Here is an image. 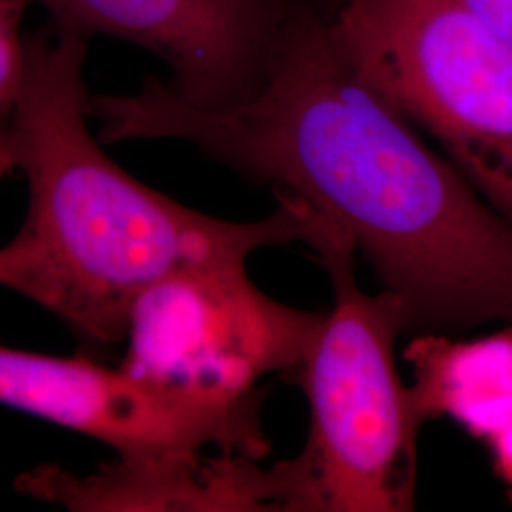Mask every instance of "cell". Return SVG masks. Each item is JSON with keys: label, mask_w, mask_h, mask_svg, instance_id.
Instances as JSON below:
<instances>
[{"label": "cell", "mask_w": 512, "mask_h": 512, "mask_svg": "<svg viewBox=\"0 0 512 512\" xmlns=\"http://www.w3.org/2000/svg\"><path fill=\"white\" fill-rule=\"evenodd\" d=\"M101 143L181 141L329 217L401 296L406 332L512 325V226L349 63L302 2L247 99L202 107L147 78L90 95Z\"/></svg>", "instance_id": "6da1fadb"}, {"label": "cell", "mask_w": 512, "mask_h": 512, "mask_svg": "<svg viewBox=\"0 0 512 512\" xmlns=\"http://www.w3.org/2000/svg\"><path fill=\"white\" fill-rule=\"evenodd\" d=\"M27 44L10 129L29 205L0 247V287L52 311L95 344L124 340L135 298L196 262L249 258L306 241L311 207L275 190L268 219L230 222L194 211L131 177L93 137L84 84L88 37L57 27Z\"/></svg>", "instance_id": "7a4b0ae2"}, {"label": "cell", "mask_w": 512, "mask_h": 512, "mask_svg": "<svg viewBox=\"0 0 512 512\" xmlns=\"http://www.w3.org/2000/svg\"><path fill=\"white\" fill-rule=\"evenodd\" d=\"M304 243L334 291V306L296 370L311 408L310 437L294 458L304 507L412 511L418 435L427 420L397 372L395 342L406 332L403 300L385 289H361L353 241L315 209Z\"/></svg>", "instance_id": "3957f363"}, {"label": "cell", "mask_w": 512, "mask_h": 512, "mask_svg": "<svg viewBox=\"0 0 512 512\" xmlns=\"http://www.w3.org/2000/svg\"><path fill=\"white\" fill-rule=\"evenodd\" d=\"M349 63L512 226V46L459 0H344Z\"/></svg>", "instance_id": "277c9868"}, {"label": "cell", "mask_w": 512, "mask_h": 512, "mask_svg": "<svg viewBox=\"0 0 512 512\" xmlns=\"http://www.w3.org/2000/svg\"><path fill=\"white\" fill-rule=\"evenodd\" d=\"M323 315L262 293L247 258L188 264L131 304L120 368L200 403H260L256 384L300 368Z\"/></svg>", "instance_id": "5b68a950"}, {"label": "cell", "mask_w": 512, "mask_h": 512, "mask_svg": "<svg viewBox=\"0 0 512 512\" xmlns=\"http://www.w3.org/2000/svg\"><path fill=\"white\" fill-rule=\"evenodd\" d=\"M0 404L114 448L118 456L266 454L260 403L215 406L160 389L124 368L0 346Z\"/></svg>", "instance_id": "8992f818"}, {"label": "cell", "mask_w": 512, "mask_h": 512, "mask_svg": "<svg viewBox=\"0 0 512 512\" xmlns=\"http://www.w3.org/2000/svg\"><path fill=\"white\" fill-rule=\"evenodd\" d=\"M57 27L133 42L167 63V86L202 107L247 99L302 0H40Z\"/></svg>", "instance_id": "52a82bcc"}, {"label": "cell", "mask_w": 512, "mask_h": 512, "mask_svg": "<svg viewBox=\"0 0 512 512\" xmlns=\"http://www.w3.org/2000/svg\"><path fill=\"white\" fill-rule=\"evenodd\" d=\"M14 486L73 512L298 511L289 461L264 471L255 459L232 452L118 456L90 475L38 465Z\"/></svg>", "instance_id": "ba28073f"}, {"label": "cell", "mask_w": 512, "mask_h": 512, "mask_svg": "<svg viewBox=\"0 0 512 512\" xmlns=\"http://www.w3.org/2000/svg\"><path fill=\"white\" fill-rule=\"evenodd\" d=\"M425 420L448 418L486 444L512 425V325L475 340L421 332L404 349Z\"/></svg>", "instance_id": "9c48e42d"}, {"label": "cell", "mask_w": 512, "mask_h": 512, "mask_svg": "<svg viewBox=\"0 0 512 512\" xmlns=\"http://www.w3.org/2000/svg\"><path fill=\"white\" fill-rule=\"evenodd\" d=\"M31 0H0V126L12 116L27 67L21 19Z\"/></svg>", "instance_id": "30bf717a"}, {"label": "cell", "mask_w": 512, "mask_h": 512, "mask_svg": "<svg viewBox=\"0 0 512 512\" xmlns=\"http://www.w3.org/2000/svg\"><path fill=\"white\" fill-rule=\"evenodd\" d=\"M471 14H475L495 35L512 46V0H459Z\"/></svg>", "instance_id": "8fae6325"}, {"label": "cell", "mask_w": 512, "mask_h": 512, "mask_svg": "<svg viewBox=\"0 0 512 512\" xmlns=\"http://www.w3.org/2000/svg\"><path fill=\"white\" fill-rule=\"evenodd\" d=\"M494 471L512 490V425L488 442Z\"/></svg>", "instance_id": "7c38bea8"}, {"label": "cell", "mask_w": 512, "mask_h": 512, "mask_svg": "<svg viewBox=\"0 0 512 512\" xmlns=\"http://www.w3.org/2000/svg\"><path fill=\"white\" fill-rule=\"evenodd\" d=\"M18 169V147L10 126H0V181Z\"/></svg>", "instance_id": "4fadbf2b"}, {"label": "cell", "mask_w": 512, "mask_h": 512, "mask_svg": "<svg viewBox=\"0 0 512 512\" xmlns=\"http://www.w3.org/2000/svg\"><path fill=\"white\" fill-rule=\"evenodd\" d=\"M321 2V0H319ZM344 0H325V4H327V12H330V10H334L338 4H342Z\"/></svg>", "instance_id": "5bb4252c"}]
</instances>
